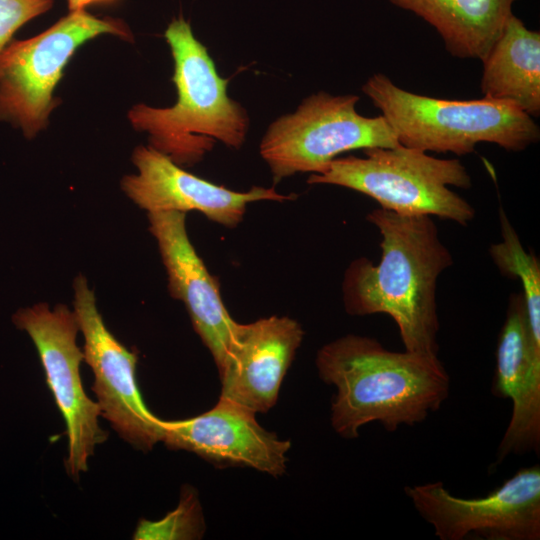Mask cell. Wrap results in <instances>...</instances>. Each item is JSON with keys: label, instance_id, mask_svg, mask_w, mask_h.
Wrapping results in <instances>:
<instances>
[{"label": "cell", "instance_id": "6da1fadb", "mask_svg": "<svg viewBox=\"0 0 540 540\" xmlns=\"http://www.w3.org/2000/svg\"><path fill=\"white\" fill-rule=\"evenodd\" d=\"M381 235V258L350 263L342 284L351 315L385 313L396 323L406 351L438 357L437 280L452 255L432 216L376 208L367 215Z\"/></svg>", "mask_w": 540, "mask_h": 540}, {"label": "cell", "instance_id": "7a4b0ae2", "mask_svg": "<svg viewBox=\"0 0 540 540\" xmlns=\"http://www.w3.org/2000/svg\"><path fill=\"white\" fill-rule=\"evenodd\" d=\"M319 377L336 388L331 424L355 439L377 421L388 431L421 423L450 393V377L439 357L390 351L374 338L348 334L317 353Z\"/></svg>", "mask_w": 540, "mask_h": 540}, {"label": "cell", "instance_id": "3957f363", "mask_svg": "<svg viewBox=\"0 0 540 540\" xmlns=\"http://www.w3.org/2000/svg\"><path fill=\"white\" fill-rule=\"evenodd\" d=\"M174 62L172 81L177 101L172 107L137 104L128 112L132 127L148 134L149 146L180 166L200 162L216 142L239 149L249 129L246 109L227 94L207 48L182 17L165 31Z\"/></svg>", "mask_w": 540, "mask_h": 540}, {"label": "cell", "instance_id": "277c9868", "mask_svg": "<svg viewBox=\"0 0 540 540\" xmlns=\"http://www.w3.org/2000/svg\"><path fill=\"white\" fill-rule=\"evenodd\" d=\"M362 91L406 147L464 155L482 142L522 151L540 138L533 118L511 103L423 96L398 87L382 73L372 75Z\"/></svg>", "mask_w": 540, "mask_h": 540}, {"label": "cell", "instance_id": "5b68a950", "mask_svg": "<svg viewBox=\"0 0 540 540\" xmlns=\"http://www.w3.org/2000/svg\"><path fill=\"white\" fill-rule=\"evenodd\" d=\"M364 154L337 157L307 182L349 188L399 214L437 216L462 226L474 218L473 206L450 188L471 187L460 160L436 158L401 144L364 149Z\"/></svg>", "mask_w": 540, "mask_h": 540}, {"label": "cell", "instance_id": "8992f818", "mask_svg": "<svg viewBox=\"0 0 540 540\" xmlns=\"http://www.w3.org/2000/svg\"><path fill=\"white\" fill-rule=\"evenodd\" d=\"M101 34L133 39L124 21L84 9L69 11L32 38L7 44L0 52V120L21 128L29 139L43 130L60 103L53 93L65 66L82 44Z\"/></svg>", "mask_w": 540, "mask_h": 540}, {"label": "cell", "instance_id": "52a82bcc", "mask_svg": "<svg viewBox=\"0 0 540 540\" xmlns=\"http://www.w3.org/2000/svg\"><path fill=\"white\" fill-rule=\"evenodd\" d=\"M358 100L357 95L321 91L273 121L261 140L260 154L274 183L297 173H321L347 151L400 145L382 115L365 117L356 111Z\"/></svg>", "mask_w": 540, "mask_h": 540}, {"label": "cell", "instance_id": "ba28073f", "mask_svg": "<svg viewBox=\"0 0 540 540\" xmlns=\"http://www.w3.org/2000/svg\"><path fill=\"white\" fill-rule=\"evenodd\" d=\"M406 496L440 540H539L540 466L519 469L488 495L461 498L441 481L405 486Z\"/></svg>", "mask_w": 540, "mask_h": 540}, {"label": "cell", "instance_id": "9c48e42d", "mask_svg": "<svg viewBox=\"0 0 540 540\" xmlns=\"http://www.w3.org/2000/svg\"><path fill=\"white\" fill-rule=\"evenodd\" d=\"M12 320L27 332L37 349L47 385L66 424V471L77 479L87 471L88 458L106 440L107 433L98 423L97 402L83 388L80 364L84 355L76 343L79 327L74 312L61 304L51 310L48 304L39 303L19 309Z\"/></svg>", "mask_w": 540, "mask_h": 540}, {"label": "cell", "instance_id": "30bf717a", "mask_svg": "<svg viewBox=\"0 0 540 540\" xmlns=\"http://www.w3.org/2000/svg\"><path fill=\"white\" fill-rule=\"evenodd\" d=\"M74 315L84 337V360L94 374L91 387L101 416L119 436L140 450L162 441L163 420L145 405L136 381V353L108 330L99 313L94 292L84 276L74 280Z\"/></svg>", "mask_w": 540, "mask_h": 540}, {"label": "cell", "instance_id": "8fae6325", "mask_svg": "<svg viewBox=\"0 0 540 540\" xmlns=\"http://www.w3.org/2000/svg\"><path fill=\"white\" fill-rule=\"evenodd\" d=\"M132 162L137 173L124 176L121 188L148 213L194 210L213 222L234 228L243 220L249 203L281 202L295 197L280 194L274 188L255 186L246 192H237L216 185L186 171L149 145L136 147Z\"/></svg>", "mask_w": 540, "mask_h": 540}, {"label": "cell", "instance_id": "7c38bea8", "mask_svg": "<svg viewBox=\"0 0 540 540\" xmlns=\"http://www.w3.org/2000/svg\"><path fill=\"white\" fill-rule=\"evenodd\" d=\"M255 412L220 398L209 411L164 421L162 442L220 466H244L279 476L286 470L290 442L264 429Z\"/></svg>", "mask_w": 540, "mask_h": 540}, {"label": "cell", "instance_id": "4fadbf2b", "mask_svg": "<svg viewBox=\"0 0 540 540\" xmlns=\"http://www.w3.org/2000/svg\"><path fill=\"white\" fill-rule=\"evenodd\" d=\"M303 336L301 325L289 317L238 323L218 368L220 398L255 413L272 408Z\"/></svg>", "mask_w": 540, "mask_h": 540}, {"label": "cell", "instance_id": "5bb4252c", "mask_svg": "<svg viewBox=\"0 0 540 540\" xmlns=\"http://www.w3.org/2000/svg\"><path fill=\"white\" fill-rule=\"evenodd\" d=\"M493 393L512 402L510 421L493 465L510 454L539 455L540 339L529 328L522 293L511 296L499 333Z\"/></svg>", "mask_w": 540, "mask_h": 540}, {"label": "cell", "instance_id": "9a60e30c", "mask_svg": "<svg viewBox=\"0 0 540 540\" xmlns=\"http://www.w3.org/2000/svg\"><path fill=\"white\" fill-rule=\"evenodd\" d=\"M149 231L157 241L173 298L182 301L196 333L219 368L238 323L221 298L219 285L196 253L186 231V213H148Z\"/></svg>", "mask_w": 540, "mask_h": 540}, {"label": "cell", "instance_id": "2e32d148", "mask_svg": "<svg viewBox=\"0 0 540 540\" xmlns=\"http://www.w3.org/2000/svg\"><path fill=\"white\" fill-rule=\"evenodd\" d=\"M484 97L511 103L531 117L540 113V34L513 14L482 59Z\"/></svg>", "mask_w": 540, "mask_h": 540}, {"label": "cell", "instance_id": "e0dca14e", "mask_svg": "<svg viewBox=\"0 0 540 540\" xmlns=\"http://www.w3.org/2000/svg\"><path fill=\"white\" fill-rule=\"evenodd\" d=\"M429 22L455 57L482 60L500 36L515 0H390Z\"/></svg>", "mask_w": 540, "mask_h": 540}, {"label": "cell", "instance_id": "ac0fdd59", "mask_svg": "<svg viewBox=\"0 0 540 540\" xmlns=\"http://www.w3.org/2000/svg\"><path fill=\"white\" fill-rule=\"evenodd\" d=\"M499 213L502 240L491 245L490 256L504 275L520 281L529 328L540 338V263L524 249L502 208Z\"/></svg>", "mask_w": 540, "mask_h": 540}, {"label": "cell", "instance_id": "d6986e66", "mask_svg": "<svg viewBox=\"0 0 540 540\" xmlns=\"http://www.w3.org/2000/svg\"><path fill=\"white\" fill-rule=\"evenodd\" d=\"M205 530L198 497L190 489H184L175 510L158 521L141 520L134 539H197Z\"/></svg>", "mask_w": 540, "mask_h": 540}, {"label": "cell", "instance_id": "ffe728a7", "mask_svg": "<svg viewBox=\"0 0 540 540\" xmlns=\"http://www.w3.org/2000/svg\"><path fill=\"white\" fill-rule=\"evenodd\" d=\"M54 0H0V52L25 23L46 13Z\"/></svg>", "mask_w": 540, "mask_h": 540}, {"label": "cell", "instance_id": "44dd1931", "mask_svg": "<svg viewBox=\"0 0 540 540\" xmlns=\"http://www.w3.org/2000/svg\"><path fill=\"white\" fill-rule=\"evenodd\" d=\"M116 0H67L69 11L84 10L86 7L96 4H107Z\"/></svg>", "mask_w": 540, "mask_h": 540}]
</instances>
